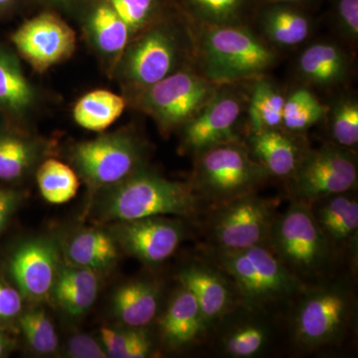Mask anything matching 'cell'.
Masks as SVG:
<instances>
[{
  "mask_svg": "<svg viewBox=\"0 0 358 358\" xmlns=\"http://www.w3.org/2000/svg\"><path fill=\"white\" fill-rule=\"evenodd\" d=\"M287 182L293 200L308 204L353 192L358 182L357 155L333 143L317 150L308 148Z\"/></svg>",
  "mask_w": 358,
  "mask_h": 358,
  "instance_id": "cell-9",
  "label": "cell"
},
{
  "mask_svg": "<svg viewBox=\"0 0 358 358\" xmlns=\"http://www.w3.org/2000/svg\"><path fill=\"white\" fill-rule=\"evenodd\" d=\"M11 43L20 57L35 72L43 74L72 57L77 35L61 14L45 9L13 33Z\"/></svg>",
  "mask_w": 358,
  "mask_h": 358,
  "instance_id": "cell-13",
  "label": "cell"
},
{
  "mask_svg": "<svg viewBox=\"0 0 358 358\" xmlns=\"http://www.w3.org/2000/svg\"><path fill=\"white\" fill-rule=\"evenodd\" d=\"M352 50L333 40L308 44L299 54L294 71L301 84L310 88L334 90L348 83L352 74Z\"/></svg>",
  "mask_w": 358,
  "mask_h": 358,
  "instance_id": "cell-17",
  "label": "cell"
},
{
  "mask_svg": "<svg viewBox=\"0 0 358 358\" xmlns=\"http://www.w3.org/2000/svg\"><path fill=\"white\" fill-rule=\"evenodd\" d=\"M194 157L190 185L202 202L214 206L256 193L268 179L242 141L221 143Z\"/></svg>",
  "mask_w": 358,
  "mask_h": 358,
  "instance_id": "cell-5",
  "label": "cell"
},
{
  "mask_svg": "<svg viewBox=\"0 0 358 358\" xmlns=\"http://www.w3.org/2000/svg\"><path fill=\"white\" fill-rule=\"evenodd\" d=\"M268 244L301 281L322 275L331 261V247L313 216L312 207L306 202L293 200L284 214L275 217Z\"/></svg>",
  "mask_w": 358,
  "mask_h": 358,
  "instance_id": "cell-8",
  "label": "cell"
},
{
  "mask_svg": "<svg viewBox=\"0 0 358 358\" xmlns=\"http://www.w3.org/2000/svg\"><path fill=\"white\" fill-rule=\"evenodd\" d=\"M196 34L176 7L133 37L110 77L124 98L138 93L187 66H193Z\"/></svg>",
  "mask_w": 358,
  "mask_h": 358,
  "instance_id": "cell-1",
  "label": "cell"
},
{
  "mask_svg": "<svg viewBox=\"0 0 358 358\" xmlns=\"http://www.w3.org/2000/svg\"><path fill=\"white\" fill-rule=\"evenodd\" d=\"M22 310V294L20 291L0 282V320L13 319Z\"/></svg>",
  "mask_w": 358,
  "mask_h": 358,
  "instance_id": "cell-40",
  "label": "cell"
},
{
  "mask_svg": "<svg viewBox=\"0 0 358 358\" xmlns=\"http://www.w3.org/2000/svg\"><path fill=\"white\" fill-rule=\"evenodd\" d=\"M300 136L282 129H262L249 133L245 143L268 178L288 180L308 150Z\"/></svg>",
  "mask_w": 358,
  "mask_h": 358,
  "instance_id": "cell-20",
  "label": "cell"
},
{
  "mask_svg": "<svg viewBox=\"0 0 358 358\" xmlns=\"http://www.w3.org/2000/svg\"><path fill=\"white\" fill-rule=\"evenodd\" d=\"M20 324L26 341L33 352L48 355L58 350V334L43 308H31L22 313Z\"/></svg>",
  "mask_w": 358,
  "mask_h": 358,
  "instance_id": "cell-36",
  "label": "cell"
},
{
  "mask_svg": "<svg viewBox=\"0 0 358 358\" xmlns=\"http://www.w3.org/2000/svg\"><path fill=\"white\" fill-rule=\"evenodd\" d=\"M178 277L194 296L207 327L229 310L233 293L222 273L203 264H193L183 268Z\"/></svg>",
  "mask_w": 358,
  "mask_h": 358,
  "instance_id": "cell-23",
  "label": "cell"
},
{
  "mask_svg": "<svg viewBox=\"0 0 358 358\" xmlns=\"http://www.w3.org/2000/svg\"><path fill=\"white\" fill-rule=\"evenodd\" d=\"M220 85L187 66L138 93L126 98L128 107L152 117L160 133L179 131L203 109Z\"/></svg>",
  "mask_w": 358,
  "mask_h": 358,
  "instance_id": "cell-6",
  "label": "cell"
},
{
  "mask_svg": "<svg viewBox=\"0 0 358 358\" xmlns=\"http://www.w3.org/2000/svg\"><path fill=\"white\" fill-rule=\"evenodd\" d=\"M40 102L38 89L26 76L18 54L0 43V112L11 124L24 126Z\"/></svg>",
  "mask_w": 358,
  "mask_h": 358,
  "instance_id": "cell-19",
  "label": "cell"
},
{
  "mask_svg": "<svg viewBox=\"0 0 358 358\" xmlns=\"http://www.w3.org/2000/svg\"><path fill=\"white\" fill-rule=\"evenodd\" d=\"M327 113V103L320 100L312 88L298 85L286 94L282 129L301 136L315 124L324 121Z\"/></svg>",
  "mask_w": 358,
  "mask_h": 358,
  "instance_id": "cell-31",
  "label": "cell"
},
{
  "mask_svg": "<svg viewBox=\"0 0 358 358\" xmlns=\"http://www.w3.org/2000/svg\"><path fill=\"white\" fill-rule=\"evenodd\" d=\"M20 192L0 188V233L6 227L7 221L20 203Z\"/></svg>",
  "mask_w": 358,
  "mask_h": 358,
  "instance_id": "cell-41",
  "label": "cell"
},
{
  "mask_svg": "<svg viewBox=\"0 0 358 358\" xmlns=\"http://www.w3.org/2000/svg\"><path fill=\"white\" fill-rule=\"evenodd\" d=\"M193 67L217 85L253 81L267 75L280 61L275 50L251 25L200 26Z\"/></svg>",
  "mask_w": 358,
  "mask_h": 358,
  "instance_id": "cell-2",
  "label": "cell"
},
{
  "mask_svg": "<svg viewBox=\"0 0 358 358\" xmlns=\"http://www.w3.org/2000/svg\"><path fill=\"white\" fill-rule=\"evenodd\" d=\"M251 26L268 45L280 51L308 42L315 30L312 11L288 3L257 6Z\"/></svg>",
  "mask_w": 358,
  "mask_h": 358,
  "instance_id": "cell-18",
  "label": "cell"
},
{
  "mask_svg": "<svg viewBox=\"0 0 358 358\" xmlns=\"http://www.w3.org/2000/svg\"><path fill=\"white\" fill-rule=\"evenodd\" d=\"M11 274L23 296L32 301L48 298L58 277V249L49 239L25 242L10 262Z\"/></svg>",
  "mask_w": 358,
  "mask_h": 358,
  "instance_id": "cell-16",
  "label": "cell"
},
{
  "mask_svg": "<svg viewBox=\"0 0 358 358\" xmlns=\"http://www.w3.org/2000/svg\"><path fill=\"white\" fill-rule=\"evenodd\" d=\"M326 0H257V3H288L293 6H301L308 10L313 11L319 8Z\"/></svg>",
  "mask_w": 358,
  "mask_h": 358,
  "instance_id": "cell-43",
  "label": "cell"
},
{
  "mask_svg": "<svg viewBox=\"0 0 358 358\" xmlns=\"http://www.w3.org/2000/svg\"><path fill=\"white\" fill-rule=\"evenodd\" d=\"M240 84L220 85L203 109L179 129L183 152L196 155L221 143L242 141L238 124L248 95Z\"/></svg>",
  "mask_w": 358,
  "mask_h": 358,
  "instance_id": "cell-12",
  "label": "cell"
},
{
  "mask_svg": "<svg viewBox=\"0 0 358 358\" xmlns=\"http://www.w3.org/2000/svg\"><path fill=\"white\" fill-rule=\"evenodd\" d=\"M352 315V296L345 287L313 289L301 298L294 312V339L305 348L333 345L345 334Z\"/></svg>",
  "mask_w": 358,
  "mask_h": 358,
  "instance_id": "cell-10",
  "label": "cell"
},
{
  "mask_svg": "<svg viewBox=\"0 0 358 358\" xmlns=\"http://www.w3.org/2000/svg\"><path fill=\"white\" fill-rule=\"evenodd\" d=\"M214 207L208 220L213 249L238 251L268 243L275 214L268 200L252 193Z\"/></svg>",
  "mask_w": 358,
  "mask_h": 358,
  "instance_id": "cell-11",
  "label": "cell"
},
{
  "mask_svg": "<svg viewBox=\"0 0 358 358\" xmlns=\"http://www.w3.org/2000/svg\"><path fill=\"white\" fill-rule=\"evenodd\" d=\"M9 348H10V343H9L8 338L0 331V357L6 355Z\"/></svg>",
  "mask_w": 358,
  "mask_h": 358,
  "instance_id": "cell-45",
  "label": "cell"
},
{
  "mask_svg": "<svg viewBox=\"0 0 358 358\" xmlns=\"http://www.w3.org/2000/svg\"><path fill=\"white\" fill-rule=\"evenodd\" d=\"M115 242L129 255L147 264H159L173 255L185 237L180 222L164 216L115 222Z\"/></svg>",
  "mask_w": 358,
  "mask_h": 358,
  "instance_id": "cell-14",
  "label": "cell"
},
{
  "mask_svg": "<svg viewBox=\"0 0 358 358\" xmlns=\"http://www.w3.org/2000/svg\"><path fill=\"white\" fill-rule=\"evenodd\" d=\"M211 258L220 272L232 280L250 308L261 310L281 303L305 289L303 282L282 263L268 243L238 251L213 249Z\"/></svg>",
  "mask_w": 358,
  "mask_h": 358,
  "instance_id": "cell-4",
  "label": "cell"
},
{
  "mask_svg": "<svg viewBox=\"0 0 358 358\" xmlns=\"http://www.w3.org/2000/svg\"><path fill=\"white\" fill-rule=\"evenodd\" d=\"M252 82L246 108L249 133L282 129L286 94L267 75L256 78Z\"/></svg>",
  "mask_w": 358,
  "mask_h": 358,
  "instance_id": "cell-28",
  "label": "cell"
},
{
  "mask_svg": "<svg viewBox=\"0 0 358 358\" xmlns=\"http://www.w3.org/2000/svg\"><path fill=\"white\" fill-rule=\"evenodd\" d=\"M100 338L108 357L145 358L152 352V338L145 327H103Z\"/></svg>",
  "mask_w": 358,
  "mask_h": 358,
  "instance_id": "cell-34",
  "label": "cell"
},
{
  "mask_svg": "<svg viewBox=\"0 0 358 358\" xmlns=\"http://www.w3.org/2000/svg\"><path fill=\"white\" fill-rule=\"evenodd\" d=\"M101 192L100 217L115 222L166 215L192 217L203 203L190 183L169 180L147 166Z\"/></svg>",
  "mask_w": 358,
  "mask_h": 358,
  "instance_id": "cell-3",
  "label": "cell"
},
{
  "mask_svg": "<svg viewBox=\"0 0 358 358\" xmlns=\"http://www.w3.org/2000/svg\"><path fill=\"white\" fill-rule=\"evenodd\" d=\"M324 121L334 145L355 150L358 145V100L355 94L336 96L327 105Z\"/></svg>",
  "mask_w": 358,
  "mask_h": 358,
  "instance_id": "cell-33",
  "label": "cell"
},
{
  "mask_svg": "<svg viewBox=\"0 0 358 358\" xmlns=\"http://www.w3.org/2000/svg\"><path fill=\"white\" fill-rule=\"evenodd\" d=\"M99 294L95 271L72 266L61 268L53 294L60 308L72 317H79L93 307Z\"/></svg>",
  "mask_w": 358,
  "mask_h": 358,
  "instance_id": "cell-27",
  "label": "cell"
},
{
  "mask_svg": "<svg viewBox=\"0 0 358 358\" xmlns=\"http://www.w3.org/2000/svg\"><path fill=\"white\" fill-rule=\"evenodd\" d=\"M10 126V122H9L8 120L6 119V115H4L3 114H2L1 112H0V131L8 128V127Z\"/></svg>",
  "mask_w": 358,
  "mask_h": 358,
  "instance_id": "cell-46",
  "label": "cell"
},
{
  "mask_svg": "<svg viewBox=\"0 0 358 358\" xmlns=\"http://www.w3.org/2000/svg\"><path fill=\"white\" fill-rule=\"evenodd\" d=\"M115 238L101 230L88 229L77 233L70 240L67 257L74 266L91 270H107L119 258Z\"/></svg>",
  "mask_w": 358,
  "mask_h": 358,
  "instance_id": "cell-30",
  "label": "cell"
},
{
  "mask_svg": "<svg viewBox=\"0 0 358 358\" xmlns=\"http://www.w3.org/2000/svg\"><path fill=\"white\" fill-rule=\"evenodd\" d=\"M67 353L74 358H106L107 352L102 345L88 334H76L70 338Z\"/></svg>",
  "mask_w": 358,
  "mask_h": 358,
  "instance_id": "cell-39",
  "label": "cell"
},
{
  "mask_svg": "<svg viewBox=\"0 0 358 358\" xmlns=\"http://www.w3.org/2000/svg\"><path fill=\"white\" fill-rule=\"evenodd\" d=\"M42 197L51 204H64L76 196L80 178L69 164L46 157L35 171Z\"/></svg>",
  "mask_w": 358,
  "mask_h": 358,
  "instance_id": "cell-32",
  "label": "cell"
},
{
  "mask_svg": "<svg viewBox=\"0 0 358 358\" xmlns=\"http://www.w3.org/2000/svg\"><path fill=\"white\" fill-rule=\"evenodd\" d=\"M147 147L131 129L103 134L80 141L70 150V162L80 179L101 192L119 185L147 166Z\"/></svg>",
  "mask_w": 358,
  "mask_h": 358,
  "instance_id": "cell-7",
  "label": "cell"
},
{
  "mask_svg": "<svg viewBox=\"0 0 358 358\" xmlns=\"http://www.w3.org/2000/svg\"><path fill=\"white\" fill-rule=\"evenodd\" d=\"M128 26L131 38L173 9L171 0H107Z\"/></svg>",
  "mask_w": 358,
  "mask_h": 358,
  "instance_id": "cell-35",
  "label": "cell"
},
{
  "mask_svg": "<svg viewBox=\"0 0 358 358\" xmlns=\"http://www.w3.org/2000/svg\"><path fill=\"white\" fill-rule=\"evenodd\" d=\"M21 0H0V17L10 13L20 3Z\"/></svg>",
  "mask_w": 358,
  "mask_h": 358,
  "instance_id": "cell-44",
  "label": "cell"
},
{
  "mask_svg": "<svg viewBox=\"0 0 358 358\" xmlns=\"http://www.w3.org/2000/svg\"><path fill=\"white\" fill-rule=\"evenodd\" d=\"M267 341V327L259 322H245L232 327L223 336L221 345L226 355L235 358H249L262 352Z\"/></svg>",
  "mask_w": 358,
  "mask_h": 358,
  "instance_id": "cell-37",
  "label": "cell"
},
{
  "mask_svg": "<svg viewBox=\"0 0 358 358\" xmlns=\"http://www.w3.org/2000/svg\"><path fill=\"white\" fill-rule=\"evenodd\" d=\"M89 48L110 75L131 34L107 0H88L74 16Z\"/></svg>",
  "mask_w": 358,
  "mask_h": 358,
  "instance_id": "cell-15",
  "label": "cell"
},
{
  "mask_svg": "<svg viewBox=\"0 0 358 358\" xmlns=\"http://www.w3.org/2000/svg\"><path fill=\"white\" fill-rule=\"evenodd\" d=\"M37 1L43 6L45 9L55 11L61 15L67 14L74 17L75 14L88 0H37Z\"/></svg>",
  "mask_w": 358,
  "mask_h": 358,
  "instance_id": "cell-42",
  "label": "cell"
},
{
  "mask_svg": "<svg viewBox=\"0 0 358 358\" xmlns=\"http://www.w3.org/2000/svg\"><path fill=\"white\" fill-rule=\"evenodd\" d=\"M128 107L124 95L105 89H96L82 96L73 108V119L78 126L87 131L102 133Z\"/></svg>",
  "mask_w": 358,
  "mask_h": 358,
  "instance_id": "cell-29",
  "label": "cell"
},
{
  "mask_svg": "<svg viewBox=\"0 0 358 358\" xmlns=\"http://www.w3.org/2000/svg\"><path fill=\"white\" fill-rule=\"evenodd\" d=\"M310 205L331 251L357 249L358 201L352 192L329 195Z\"/></svg>",
  "mask_w": 358,
  "mask_h": 358,
  "instance_id": "cell-22",
  "label": "cell"
},
{
  "mask_svg": "<svg viewBox=\"0 0 358 358\" xmlns=\"http://www.w3.org/2000/svg\"><path fill=\"white\" fill-rule=\"evenodd\" d=\"M159 298V287L154 282H127L113 296V312L124 326L145 327L157 317Z\"/></svg>",
  "mask_w": 358,
  "mask_h": 358,
  "instance_id": "cell-26",
  "label": "cell"
},
{
  "mask_svg": "<svg viewBox=\"0 0 358 358\" xmlns=\"http://www.w3.org/2000/svg\"><path fill=\"white\" fill-rule=\"evenodd\" d=\"M53 150L51 141L18 127L0 131V179L20 180L29 176Z\"/></svg>",
  "mask_w": 358,
  "mask_h": 358,
  "instance_id": "cell-21",
  "label": "cell"
},
{
  "mask_svg": "<svg viewBox=\"0 0 358 358\" xmlns=\"http://www.w3.org/2000/svg\"><path fill=\"white\" fill-rule=\"evenodd\" d=\"M329 20L343 44L355 51L358 44V0H326Z\"/></svg>",
  "mask_w": 358,
  "mask_h": 358,
  "instance_id": "cell-38",
  "label": "cell"
},
{
  "mask_svg": "<svg viewBox=\"0 0 358 358\" xmlns=\"http://www.w3.org/2000/svg\"><path fill=\"white\" fill-rule=\"evenodd\" d=\"M207 329L194 296L181 285L159 322L164 343L171 350L185 348L203 336Z\"/></svg>",
  "mask_w": 358,
  "mask_h": 358,
  "instance_id": "cell-24",
  "label": "cell"
},
{
  "mask_svg": "<svg viewBox=\"0 0 358 358\" xmlns=\"http://www.w3.org/2000/svg\"><path fill=\"white\" fill-rule=\"evenodd\" d=\"M189 21L200 26L251 25L257 0H171Z\"/></svg>",
  "mask_w": 358,
  "mask_h": 358,
  "instance_id": "cell-25",
  "label": "cell"
}]
</instances>
